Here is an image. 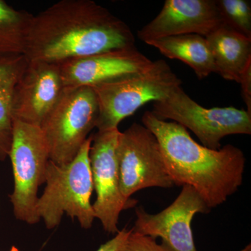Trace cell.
<instances>
[{"instance_id":"1","label":"cell","mask_w":251,"mask_h":251,"mask_svg":"<svg viewBox=\"0 0 251 251\" xmlns=\"http://www.w3.org/2000/svg\"><path fill=\"white\" fill-rule=\"evenodd\" d=\"M135 46L131 29L91 0H62L33 15L28 30V60L60 64Z\"/></svg>"},{"instance_id":"2","label":"cell","mask_w":251,"mask_h":251,"mask_svg":"<svg viewBox=\"0 0 251 251\" xmlns=\"http://www.w3.org/2000/svg\"><path fill=\"white\" fill-rule=\"evenodd\" d=\"M142 123L158 140L174 184L192 186L209 209L224 204L242 186L246 158L240 149L232 145L218 150L205 148L182 126L160 120L149 110Z\"/></svg>"},{"instance_id":"3","label":"cell","mask_w":251,"mask_h":251,"mask_svg":"<svg viewBox=\"0 0 251 251\" xmlns=\"http://www.w3.org/2000/svg\"><path fill=\"white\" fill-rule=\"evenodd\" d=\"M92 136L83 144L76 156L64 165L50 160L46 167L44 193L38 200L36 213L48 229L59 226L67 214L76 219L81 227H92L95 215L91 204L94 190L89 153Z\"/></svg>"},{"instance_id":"4","label":"cell","mask_w":251,"mask_h":251,"mask_svg":"<svg viewBox=\"0 0 251 251\" xmlns=\"http://www.w3.org/2000/svg\"><path fill=\"white\" fill-rule=\"evenodd\" d=\"M181 85L168 63L158 59L139 74L92 87L99 106L96 128L98 131L118 128L140 107L167 98Z\"/></svg>"},{"instance_id":"5","label":"cell","mask_w":251,"mask_h":251,"mask_svg":"<svg viewBox=\"0 0 251 251\" xmlns=\"http://www.w3.org/2000/svg\"><path fill=\"white\" fill-rule=\"evenodd\" d=\"M98 115V102L92 87L64 88L40 127L50 160L57 165L72 161L96 128Z\"/></svg>"},{"instance_id":"6","label":"cell","mask_w":251,"mask_h":251,"mask_svg":"<svg viewBox=\"0 0 251 251\" xmlns=\"http://www.w3.org/2000/svg\"><path fill=\"white\" fill-rule=\"evenodd\" d=\"M14 174V191L10 195L16 219L37 224L38 190L45 183L49 148L40 127L13 120L9 156Z\"/></svg>"},{"instance_id":"7","label":"cell","mask_w":251,"mask_h":251,"mask_svg":"<svg viewBox=\"0 0 251 251\" xmlns=\"http://www.w3.org/2000/svg\"><path fill=\"white\" fill-rule=\"evenodd\" d=\"M155 116L171 120L188 128L203 146L211 150L221 148V140L229 135H250L251 115L234 107L205 108L186 94L181 86L167 98L153 102Z\"/></svg>"},{"instance_id":"8","label":"cell","mask_w":251,"mask_h":251,"mask_svg":"<svg viewBox=\"0 0 251 251\" xmlns=\"http://www.w3.org/2000/svg\"><path fill=\"white\" fill-rule=\"evenodd\" d=\"M117 163L120 191L126 199L145 188H170L175 185L158 140L143 125L134 123L120 132Z\"/></svg>"},{"instance_id":"9","label":"cell","mask_w":251,"mask_h":251,"mask_svg":"<svg viewBox=\"0 0 251 251\" xmlns=\"http://www.w3.org/2000/svg\"><path fill=\"white\" fill-rule=\"evenodd\" d=\"M118 128L97 131L92 135L89 158L94 189L97 193L92 204L94 215L108 234L119 232V218L122 211L134 207L138 201L126 199L120 191L117 163Z\"/></svg>"},{"instance_id":"10","label":"cell","mask_w":251,"mask_h":251,"mask_svg":"<svg viewBox=\"0 0 251 251\" xmlns=\"http://www.w3.org/2000/svg\"><path fill=\"white\" fill-rule=\"evenodd\" d=\"M210 210L196 189L184 185L174 202L158 214H150L142 206L137 207L132 229L155 239L161 238L173 251H197L191 223L196 214H207Z\"/></svg>"},{"instance_id":"11","label":"cell","mask_w":251,"mask_h":251,"mask_svg":"<svg viewBox=\"0 0 251 251\" xmlns=\"http://www.w3.org/2000/svg\"><path fill=\"white\" fill-rule=\"evenodd\" d=\"M152 61L135 46L69 59L58 64L64 88L95 86L146 70Z\"/></svg>"},{"instance_id":"12","label":"cell","mask_w":251,"mask_h":251,"mask_svg":"<svg viewBox=\"0 0 251 251\" xmlns=\"http://www.w3.org/2000/svg\"><path fill=\"white\" fill-rule=\"evenodd\" d=\"M64 90L58 64L28 60L15 88L13 120L41 127Z\"/></svg>"},{"instance_id":"13","label":"cell","mask_w":251,"mask_h":251,"mask_svg":"<svg viewBox=\"0 0 251 251\" xmlns=\"http://www.w3.org/2000/svg\"><path fill=\"white\" fill-rule=\"evenodd\" d=\"M224 25L216 0H166L156 18L138 31L146 44L169 36H207Z\"/></svg>"},{"instance_id":"14","label":"cell","mask_w":251,"mask_h":251,"mask_svg":"<svg viewBox=\"0 0 251 251\" xmlns=\"http://www.w3.org/2000/svg\"><path fill=\"white\" fill-rule=\"evenodd\" d=\"M205 38L216 74L239 83L243 73L251 63V38L225 26Z\"/></svg>"},{"instance_id":"15","label":"cell","mask_w":251,"mask_h":251,"mask_svg":"<svg viewBox=\"0 0 251 251\" xmlns=\"http://www.w3.org/2000/svg\"><path fill=\"white\" fill-rule=\"evenodd\" d=\"M146 44L158 49L165 57L187 64L200 80L216 73L214 59L204 36L184 34L161 38Z\"/></svg>"},{"instance_id":"16","label":"cell","mask_w":251,"mask_h":251,"mask_svg":"<svg viewBox=\"0 0 251 251\" xmlns=\"http://www.w3.org/2000/svg\"><path fill=\"white\" fill-rule=\"evenodd\" d=\"M28 59L25 54L0 57V161L9 156L13 135V99L15 88Z\"/></svg>"},{"instance_id":"17","label":"cell","mask_w":251,"mask_h":251,"mask_svg":"<svg viewBox=\"0 0 251 251\" xmlns=\"http://www.w3.org/2000/svg\"><path fill=\"white\" fill-rule=\"evenodd\" d=\"M32 17L27 11L14 9L0 0V57L25 53Z\"/></svg>"},{"instance_id":"18","label":"cell","mask_w":251,"mask_h":251,"mask_svg":"<svg viewBox=\"0 0 251 251\" xmlns=\"http://www.w3.org/2000/svg\"><path fill=\"white\" fill-rule=\"evenodd\" d=\"M225 27L251 38V4L248 0H216Z\"/></svg>"},{"instance_id":"19","label":"cell","mask_w":251,"mask_h":251,"mask_svg":"<svg viewBox=\"0 0 251 251\" xmlns=\"http://www.w3.org/2000/svg\"><path fill=\"white\" fill-rule=\"evenodd\" d=\"M121 251H173L165 243L158 244L156 240L150 236L143 235L135 232L133 229Z\"/></svg>"},{"instance_id":"20","label":"cell","mask_w":251,"mask_h":251,"mask_svg":"<svg viewBox=\"0 0 251 251\" xmlns=\"http://www.w3.org/2000/svg\"><path fill=\"white\" fill-rule=\"evenodd\" d=\"M130 231V229L128 230L126 227L119 231L113 239L102 244L97 251H121Z\"/></svg>"},{"instance_id":"21","label":"cell","mask_w":251,"mask_h":251,"mask_svg":"<svg viewBox=\"0 0 251 251\" xmlns=\"http://www.w3.org/2000/svg\"><path fill=\"white\" fill-rule=\"evenodd\" d=\"M239 83L242 85V97L247 105V111L251 115V63L243 73Z\"/></svg>"},{"instance_id":"22","label":"cell","mask_w":251,"mask_h":251,"mask_svg":"<svg viewBox=\"0 0 251 251\" xmlns=\"http://www.w3.org/2000/svg\"><path fill=\"white\" fill-rule=\"evenodd\" d=\"M241 251H251V244H249L247 247L244 248V249H242Z\"/></svg>"}]
</instances>
